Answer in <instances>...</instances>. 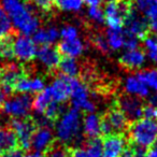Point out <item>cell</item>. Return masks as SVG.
<instances>
[{
  "label": "cell",
  "mask_w": 157,
  "mask_h": 157,
  "mask_svg": "<svg viewBox=\"0 0 157 157\" xmlns=\"http://www.w3.org/2000/svg\"><path fill=\"white\" fill-rule=\"evenodd\" d=\"M13 35V25L11 20L0 5V39L11 37Z\"/></svg>",
  "instance_id": "30"
},
{
  "label": "cell",
  "mask_w": 157,
  "mask_h": 157,
  "mask_svg": "<svg viewBox=\"0 0 157 157\" xmlns=\"http://www.w3.org/2000/svg\"><path fill=\"white\" fill-rule=\"evenodd\" d=\"M12 42H13L12 36L0 39V57L1 58L11 60L14 57L13 50H12Z\"/></svg>",
  "instance_id": "32"
},
{
  "label": "cell",
  "mask_w": 157,
  "mask_h": 157,
  "mask_svg": "<svg viewBox=\"0 0 157 157\" xmlns=\"http://www.w3.org/2000/svg\"><path fill=\"white\" fill-rule=\"evenodd\" d=\"M83 1L90 7H99L103 2V0H83Z\"/></svg>",
  "instance_id": "44"
},
{
  "label": "cell",
  "mask_w": 157,
  "mask_h": 157,
  "mask_svg": "<svg viewBox=\"0 0 157 157\" xmlns=\"http://www.w3.org/2000/svg\"><path fill=\"white\" fill-rule=\"evenodd\" d=\"M84 150H85L87 157H102V153H103L102 140L99 137L88 139Z\"/></svg>",
  "instance_id": "29"
},
{
  "label": "cell",
  "mask_w": 157,
  "mask_h": 157,
  "mask_svg": "<svg viewBox=\"0 0 157 157\" xmlns=\"http://www.w3.org/2000/svg\"><path fill=\"white\" fill-rule=\"evenodd\" d=\"M60 71L61 75L68 76V78H76L80 73V65L76 61L75 58L72 57H63L59 61V65L57 67Z\"/></svg>",
  "instance_id": "25"
},
{
  "label": "cell",
  "mask_w": 157,
  "mask_h": 157,
  "mask_svg": "<svg viewBox=\"0 0 157 157\" xmlns=\"http://www.w3.org/2000/svg\"><path fill=\"white\" fill-rule=\"evenodd\" d=\"M56 136L60 143L68 144L80 141L82 131V117L80 110L72 108L59 117L56 127Z\"/></svg>",
  "instance_id": "2"
},
{
  "label": "cell",
  "mask_w": 157,
  "mask_h": 157,
  "mask_svg": "<svg viewBox=\"0 0 157 157\" xmlns=\"http://www.w3.org/2000/svg\"><path fill=\"white\" fill-rule=\"evenodd\" d=\"M147 105H154V107H157V93L153 95H150L147 97Z\"/></svg>",
  "instance_id": "45"
},
{
  "label": "cell",
  "mask_w": 157,
  "mask_h": 157,
  "mask_svg": "<svg viewBox=\"0 0 157 157\" xmlns=\"http://www.w3.org/2000/svg\"><path fill=\"white\" fill-rule=\"evenodd\" d=\"M87 13L88 17L93 22L97 23V24H103L105 23V14H103V11L99 7H90Z\"/></svg>",
  "instance_id": "37"
},
{
  "label": "cell",
  "mask_w": 157,
  "mask_h": 157,
  "mask_svg": "<svg viewBox=\"0 0 157 157\" xmlns=\"http://www.w3.org/2000/svg\"><path fill=\"white\" fill-rule=\"evenodd\" d=\"M59 36L61 39L65 41H70V40H74L78 38V30L76 27L71 26V25H67V26L63 27L59 33Z\"/></svg>",
  "instance_id": "36"
},
{
  "label": "cell",
  "mask_w": 157,
  "mask_h": 157,
  "mask_svg": "<svg viewBox=\"0 0 157 157\" xmlns=\"http://www.w3.org/2000/svg\"><path fill=\"white\" fill-rule=\"evenodd\" d=\"M33 2L38 8L44 12H50L52 9V6L54 5V0H33Z\"/></svg>",
  "instance_id": "40"
},
{
  "label": "cell",
  "mask_w": 157,
  "mask_h": 157,
  "mask_svg": "<svg viewBox=\"0 0 157 157\" xmlns=\"http://www.w3.org/2000/svg\"><path fill=\"white\" fill-rule=\"evenodd\" d=\"M129 137L137 145L147 148L157 142V120L140 118L129 127Z\"/></svg>",
  "instance_id": "3"
},
{
  "label": "cell",
  "mask_w": 157,
  "mask_h": 157,
  "mask_svg": "<svg viewBox=\"0 0 157 157\" xmlns=\"http://www.w3.org/2000/svg\"><path fill=\"white\" fill-rule=\"evenodd\" d=\"M124 88H125V92L128 95L138 97L140 99L147 98L150 96V90H148V87L138 78L137 74L128 76L125 80Z\"/></svg>",
  "instance_id": "19"
},
{
  "label": "cell",
  "mask_w": 157,
  "mask_h": 157,
  "mask_svg": "<svg viewBox=\"0 0 157 157\" xmlns=\"http://www.w3.org/2000/svg\"><path fill=\"white\" fill-rule=\"evenodd\" d=\"M102 146V157H120L127 147L126 138L122 133H112L105 136Z\"/></svg>",
  "instance_id": "12"
},
{
  "label": "cell",
  "mask_w": 157,
  "mask_h": 157,
  "mask_svg": "<svg viewBox=\"0 0 157 157\" xmlns=\"http://www.w3.org/2000/svg\"><path fill=\"white\" fill-rule=\"evenodd\" d=\"M36 57L50 71H54L58 67L59 61L61 59V54L59 53L58 48H54V46L43 45L40 46L37 50Z\"/></svg>",
  "instance_id": "14"
},
{
  "label": "cell",
  "mask_w": 157,
  "mask_h": 157,
  "mask_svg": "<svg viewBox=\"0 0 157 157\" xmlns=\"http://www.w3.org/2000/svg\"><path fill=\"white\" fill-rule=\"evenodd\" d=\"M24 157H45V155H43V153L36 152V151H33V152L27 153V154L25 155Z\"/></svg>",
  "instance_id": "48"
},
{
  "label": "cell",
  "mask_w": 157,
  "mask_h": 157,
  "mask_svg": "<svg viewBox=\"0 0 157 157\" xmlns=\"http://www.w3.org/2000/svg\"><path fill=\"white\" fill-rule=\"evenodd\" d=\"M6 96H7V95L5 94V92H3V90H2V87L0 86V108H2L3 103H5Z\"/></svg>",
  "instance_id": "49"
},
{
  "label": "cell",
  "mask_w": 157,
  "mask_h": 157,
  "mask_svg": "<svg viewBox=\"0 0 157 157\" xmlns=\"http://www.w3.org/2000/svg\"><path fill=\"white\" fill-rule=\"evenodd\" d=\"M83 0H54V5L61 11L78 12L82 9Z\"/></svg>",
  "instance_id": "31"
},
{
  "label": "cell",
  "mask_w": 157,
  "mask_h": 157,
  "mask_svg": "<svg viewBox=\"0 0 157 157\" xmlns=\"http://www.w3.org/2000/svg\"><path fill=\"white\" fill-rule=\"evenodd\" d=\"M105 36L110 51H118L122 48H124L125 33L123 31V29L109 28Z\"/></svg>",
  "instance_id": "27"
},
{
  "label": "cell",
  "mask_w": 157,
  "mask_h": 157,
  "mask_svg": "<svg viewBox=\"0 0 157 157\" xmlns=\"http://www.w3.org/2000/svg\"><path fill=\"white\" fill-rule=\"evenodd\" d=\"M116 107L125 114L128 121L136 122L143 115V102L140 98L131 95H122L116 100Z\"/></svg>",
  "instance_id": "8"
},
{
  "label": "cell",
  "mask_w": 157,
  "mask_h": 157,
  "mask_svg": "<svg viewBox=\"0 0 157 157\" xmlns=\"http://www.w3.org/2000/svg\"><path fill=\"white\" fill-rule=\"evenodd\" d=\"M33 36V42L38 45H52L59 38V31L56 27L51 26L38 29Z\"/></svg>",
  "instance_id": "21"
},
{
  "label": "cell",
  "mask_w": 157,
  "mask_h": 157,
  "mask_svg": "<svg viewBox=\"0 0 157 157\" xmlns=\"http://www.w3.org/2000/svg\"><path fill=\"white\" fill-rule=\"evenodd\" d=\"M142 41H143V46H144V48H145V53L157 51V33H148L147 35L142 39Z\"/></svg>",
  "instance_id": "35"
},
{
  "label": "cell",
  "mask_w": 157,
  "mask_h": 157,
  "mask_svg": "<svg viewBox=\"0 0 157 157\" xmlns=\"http://www.w3.org/2000/svg\"><path fill=\"white\" fill-rule=\"evenodd\" d=\"M24 75H26V72L23 66L17 63H10L3 67L2 78H1V87H2L5 94L11 95L14 92V86L20 81Z\"/></svg>",
  "instance_id": "11"
},
{
  "label": "cell",
  "mask_w": 157,
  "mask_h": 157,
  "mask_svg": "<svg viewBox=\"0 0 157 157\" xmlns=\"http://www.w3.org/2000/svg\"><path fill=\"white\" fill-rule=\"evenodd\" d=\"M133 7L150 22L157 18V0H135Z\"/></svg>",
  "instance_id": "24"
},
{
  "label": "cell",
  "mask_w": 157,
  "mask_h": 157,
  "mask_svg": "<svg viewBox=\"0 0 157 157\" xmlns=\"http://www.w3.org/2000/svg\"><path fill=\"white\" fill-rule=\"evenodd\" d=\"M130 150H131V156L132 157H146V155H147L146 148L143 147V146L137 145V144H135Z\"/></svg>",
  "instance_id": "41"
},
{
  "label": "cell",
  "mask_w": 157,
  "mask_h": 157,
  "mask_svg": "<svg viewBox=\"0 0 157 157\" xmlns=\"http://www.w3.org/2000/svg\"><path fill=\"white\" fill-rule=\"evenodd\" d=\"M92 42L94 44V46L98 51H100L103 54H108L110 52L109 45H108L107 39H105V36L102 35L100 33H94V36L92 37Z\"/></svg>",
  "instance_id": "33"
},
{
  "label": "cell",
  "mask_w": 157,
  "mask_h": 157,
  "mask_svg": "<svg viewBox=\"0 0 157 157\" xmlns=\"http://www.w3.org/2000/svg\"><path fill=\"white\" fill-rule=\"evenodd\" d=\"M137 76L148 87V90L157 93V68L144 69L137 72Z\"/></svg>",
  "instance_id": "28"
},
{
  "label": "cell",
  "mask_w": 157,
  "mask_h": 157,
  "mask_svg": "<svg viewBox=\"0 0 157 157\" xmlns=\"http://www.w3.org/2000/svg\"><path fill=\"white\" fill-rule=\"evenodd\" d=\"M124 33H125L124 48L126 50H135V48H138L140 43V39H138L137 37L128 33L127 31H124Z\"/></svg>",
  "instance_id": "38"
},
{
  "label": "cell",
  "mask_w": 157,
  "mask_h": 157,
  "mask_svg": "<svg viewBox=\"0 0 157 157\" xmlns=\"http://www.w3.org/2000/svg\"><path fill=\"white\" fill-rule=\"evenodd\" d=\"M146 157H157V142L152 146V148L150 150V152H147Z\"/></svg>",
  "instance_id": "47"
},
{
  "label": "cell",
  "mask_w": 157,
  "mask_h": 157,
  "mask_svg": "<svg viewBox=\"0 0 157 157\" xmlns=\"http://www.w3.org/2000/svg\"><path fill=\"white\" fill-rule=\"evenodd\" d=\"M58 51L61 55H65L66 57H75L81 56L83 54L84 50H85V45L84 42L82 41L80 38L74 40H70V41H63L58 44Z\"/></svg>",
  "instance_id": "20"
},
{
  "label": "cell",
  "mask_w": 157,
  "mask_h": 157,
  "mask_svg": "<svg viewBox=\"0 0 157 157\" xmlns=\"http://www.w3.org/2000/svg\"><path fill=\"white\" fill-rule=\"evenodd\" d=\"M1 7L21 35L30 36L39 29V18L26 0H1Z\"/></svg>",
  "instance_id": "1"
},
{
  "label": "cell",
  "mask_w": 157,
  "mask_h": 157,
  "mask_svg": "<svg viewBox=\"0 0 157 157\" xmlns=\"http://www.w3.org/2000/svg\"><path fill=\"white\" fill-rule=\"evenodd\" d=\"M145 59V53L140 48H135V50H126V52L121 55L118 61L120 65L126 69L137 70L144 65Z\"/></svg>",
  "instance_id": "16"
},
{
  "label": "cell",
  "mask_w": 157,
  "mask_h": 157,
  "mask_svg": "<svg viewBox=\"0 0 157 157\" xmlns=\"http://www.w3.org/2000/svg\"><path fill=\"white\" fill-rule=\"evenodd\" d=\"M1 78H2V69L0 67V81H1Z\"/></svg>",
  "instance_id": "51"
},
{
  "label": "cell",
  "mask_w": 157,
  "mask_h": 157,
  "mask_svg": "<svg viewBox=\"0 0 157 157\" xmlns=\"http://www.w3.org/2000/svg\"><path fill=\"white\" fill-rule=\"evenodd\" d=\"M45 157H70L69 152L65 147V144H53L48 151H46Z\"/></svg>",
  "instance_id": "34"
},
{
  "label": "cell",
  "mask_w": 157,
  "mask_h": 157,
  "mask_svg": "<svg viewBox=\"0 0 157 157\" xmlns=\"http://www.w3.org/2000/svg\"><path fill=\"white\" fill-rule=\"evenodd\" d=\"M53 100L52 94H51L50 87H45L43 90L38 93L37 96L33 98V109L37 114H43L45 109L48 107Z\"/></svg>",
  "instance_id": "26"
},
{
  "label": "cell",
  "mask_w": 157,
  "mask_h": 157,
  "mask_svg": "<svg viewBox=\"0 0 157 157\" xmlns=\"http://www.w3.org/2000/svg\"><path fill=\"white\" fill-rule=\"evenodd\" d=\"M100 122H101V117H99L95 113H87V115L84 117L83 122H82V124H83L82 130H83L84 135L88 139L98 138L99 135H101Z\"/></svg>",
  "instance_id": "23"
},
{
  "label": "cell",
  "mask_w": 157,
  "mask_h": 157,
  "mask_svg": "<svg viewBox=\"0 0 157 157\" xmlns=\"http://www.w3.org/2000/svg\"><path fill=\"white\" fill-rule=\"evenodd\" d=\"M33 98L30 94H20L11 96L5 101L2 110L7 115L13 118L27 117L33 109Z\"/></svg>",
  "instance_id": "6"
},
{
  "label": "cell",
  "mask_w": 157,
  "mask_h": 157,
  "mask_svg": "<svg viewBox=\"0 0 157 157\" xmlns=\"http://www.w3.org/2000/svg\"><path fill=\"white\" fill-rule=\"evenodd\" d=\"M124 26L126 27V31L128 33L137 37L138 39H143L148 33L150 23L141 13H139L132 7V9L125 18Z\"/></svg>",
  "instance_id": "10"
},
{
  "label": "cell",
  "mask_w": 157,
  "mask_h": 157,
  "mask_svg": "<svg viewBox=\"0 0 157 157\" xmlns=\"http://www.w3.org/2000/svg\"><path fill=\"white\" fill-rule=\"evenodd\" d=\"M24 156L25 155L23 154L22 151L15 148V150H12V151H10V152L2 153L0 157H24Z\"/></svg>",
  "instance_id": "42"
},
{
  "label": "cell",
  "mask_w": 157,
  "mask_h": 157,
  "mask_svg": "<svg viewBox=\"0 0 157 157\" xmlns=\"http://www.w3.org/2000/svg\"><path fill=\"white\" fill-rule=\"evenodd\" d=\"M150 28L152 29L155 33H157V18L154 21H151L150 22Z\"/></svg>",
  "instance_id": "50"
},
{
  "label": "cell",
  "mask_w": 157,
  "mask_h": 157,
  "mask_svg": "<svg viewBox=\"0 0 157 157\" xmlns=\"http://www.w3.org/2000/svg\"><path fill=\"white\" fill-rule=\"evenodd\" d=\"M145 55L147 56V58L151 61H153L154 63H157V51L154 52H150V53H145Z\"/></svg>",
  "instance_id": "46"
},
{
  "label": "cell",
  "mask_w": 157,
  "mask_h": 157,
  "mask_svg": "<svg viewBox=\"0 0 157 157\" xmlns=\"http://www.w3.org/2000/svg\"><path fill=\"white\" fill-rule=\"evenodd\" d=\"M52 94L53 100L59 103H65L70 98V78L59 75L48 86Z\"/></svg>",
  "instance_id": "15"
},
{
  "label": "cell",
  "mask_w": 157,
  "mask_h": 157,
  "mask_svg": "<svg viewBox=\"0 0 157 157\" xmlns=\"http://www.w3.org/2000/svg\"><path fill=\"white\" fill-rule=\"evenodd\" d=\"M45 88L44 80L39 76L29 78L28 75H24L14 86V92L20 94H31V93H40Z\"/></svg>",
  "instance_id": "17"
},
{
  "label": "cell",
  "mask_w": 157,
  "mask_h": 157,
  "mask_svg": "<svg viewBox=\"0 0 157 157\" xmlns=\"http://www.w3.org/2000/svg\"><path fill=\"white\" fill-rule=\"evenodd\" d=\"M131 9L130 0H109L103 10L105 22L111 29H123L124 21Z\"/></svg>",
  "instance_id": "4"
},
{
  "label": "cell",
  "mask_w": 157,
  "mask_h": 157,
  "mask_svg": "<svg viewBox=\"0 0 157 157\" xmlns=\"http://www.w3.org/2000/svg\"><path fill=\"white\" fill-rule=\"evenodd\" d=\"M10 127L14 130L18 140V145L23 150H28L31 146V138L33 131L37 128L35 121L31 117L13 118L10 123Z\"/></svg>",
  "instance_id": "7"
},
{
  "label": "cell",
  "mask_w": 157,
  "mask_h": 157,
  "mask_svg": "<svg viewBox=\"0 0 157 157\" xmlns=\"http://www.w3.org/2000/svg\"><path fill=\"white\" fill-rule=\"evenodd\" d=\"M103 117L110 124L112 130H113V133H122L124 131L128 130L129 128L128 118L125 116V114L116 105L114 108H112Z\"/></svg>",
  "instance_id": "18"
},
{
  "label": "cell",
  "mask_w": 157,
  "mask_h": 157,
  "mask_svg": "<svg viewBox=\"0 0 157 157\" xmlns=\"http://www.w3.org/2000/svg\"><path fill=\"white\" fill-rule=\"evenodd\" d=\"M70 98L73 108L83 110L86 113H94L96 105L90 100L87 84L78 78H70Z\"/></svg>",
  "instance_id": "5"
},
{
  "label": "cell",
  "mask_w": 157,
  "mask_h": 157,
  "mask_svg": "<svg viewBox=\"0 0 157 157\" xmlns=\"http://www.w3.org/2000/svg\"><path fill=\"white\" fill-rule=\"evenodd\" d=\"M142 117L147 118V120H157V107L151 105H144Z\"/></svg>",
  "instance_id": "39"
},
{
  "label": "cell",
  "mask_w": 157,
  "mask_h": 157,
  "mask_svg": "<svg viewBox=\"0 0 157 157\" xmlns=\"http://www.w3.org/2000/svg\"><path fill=\"white\" fill-rule=\"evenodd\" d=\"M54 144V133L50 127H37L31 138V146L33 151L44 153Z\"/></svg>",
  "instance_id": "13"
},
{
  "label": "cell",
  "mask_w": 157,
  "mask_h": 157,
  "mask_svg": "<svg viewBox=\"0 0 157 157\" xmlns=\"http://www.w3.org/2000/svg\"><path fill=\"white\" fill-rule=\"evenodd\" d=\"M71 157H87L84 147H76L72 151Z\"/></svg>",
  "instance_id": "43"
},
{
  "label": "cell",
  "mask_w": 157,
  "mask_h": 157,
  "mask_svg": "<svg viewBox=\"0 0 157 157\" xmlns=\"http://www.w3.org/2000/svg\"><path fill=\"white\" fill-rule=\"evenodd\" d=\"M18 146V140L10 126L0 128V153L10 152Z\"/></svg>",
  "instance_id": "22"
},
{
  "label": "cell",
  "mask_w": 157,
  "mask_h": 157,
  "mask_svg": "<svg viewBox=\"0 0 157 157\" xmlns=\"http://www.w3.org/2000/svg\"><path fill=\"white\" fill-rule=\"evenodd\" d=\"M37 44L29 36L20 35L14 38L12 42V50L15 58L21 61H30L37 54Z\"/></svg>",
  "instance_id": "9"
}]
</instances>
